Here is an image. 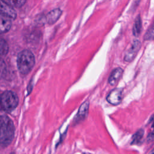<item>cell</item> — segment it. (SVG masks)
I'll list each match as a JSON object with an SVG mask.
<instances>
[{"instance_id": "obj_3", "label": "cell", "mask_w": 154, "mask_h": 154, "mask_svg": "<svg viewBox=\"0 0 154 154\" xmlns=\"http://www.w3.org/2000/svg\"><path fill=\"white\" fill-rule=\"evenodd\" d=\"M19 99L17 94L12 91H5L0 94V111L10 112L17 106Z\"/></svg>"}, {"instance_id": "obj_14", "label": "cell", "mask_w": 154, "mask_h": 154, "mask_svg": "<svg viewBox=\"0 0 154 154\" xmlns=\"http://www.w3.org/2000/svg\"><path fill=\"white\" fill-rule=\"evenodd\" d=\"M6 2L13 7L20 8L22 7L26 2V0H5Z\"/></svg>"}, {"instance_id": "obj_11", "label": "cell", "mask_w": 154, "mask_h": 154, "mask_svg": "<svg viewBox=\"0 0 154 154\" xmlns=\"http://www.w3.org/2000/svg\"><path fill=\"white\" fill-rule=\"evenodd\" d=\"M141 17L140 16L138 15L135 20L134 22V25L133 26V34L134 36L135 37H138L140 33H141Z\"/></svg>"}, {"instance_id": "obj_12", "label": "cell", "mask_w": 154, "mask_h": 154, "mask_svg": "<svg viewBox=\"0 0 154 154\" xmlns=\"http://www.w3.org/2000/svg\"><path fill=\"white\" fill-rule=\"evenodd\" d=\"M144 135V131L143 129H140L137 132H135V134L132 136L131 144H139L143 137Z\"/></svg>"}, {"instance_id": "obj_8", "label": "cell", "mask_w": 154, "mask_h": 154, "mask_svg": "<svg viewBox=\"0 0 154 154\" xmlns=\"http://www.w3.org/2000/svg\"><path fill=\"white\" fill-rule=\"evenodd\" d=\"M123 70L120 67H117L114 69L110 73L108 78V82L111 85H114L119 81L120 78L122 76Z\"/></svg>"}, {"instance_id": "obj_16", "label": "cell", "mask_w": 154, "mask_h": 154, "mask_svg": "<svg viewBox=\"0 0 154 154\" xmlns=\"http://www.w3.org/2000/svg\"><path fill=\"white\" fill-rule=\"evenodd\" d=\"M153 37V26H151V28L148 29L145 35L144 36V40H152Z\"/></svg>"}, {"instance_id": "obj_7", "label": "cell", "mask_w": 154, "mask_h": 154, "mask_svg": "<svg viewBox=\"0 0 154 154\" xmlns=\"http://www.w3.org/2000/svg\"><path fill=\"white\" fill-rule=\"evenodd\" d=\"M62 14V11L60 8H55L50 11L45 17V22L49 25L55 23L60 17Z\"/></svg>"}, {"instance_id": "obj_5", "label": "cell", "mask_w": 154, "mask_h": 154, "mask_svg": "<svg viewBox=\"0 0 154 154\" xmlns=\"http://www.w3.org/2000/svg\"><path fill=\"white\" fill-rule=\"evenodd\" d=\"M141 47V43L138 40H134L131 43L130 48L125 53V61L130 62L134 60Z\"/></svg>"}, {"instance_id": "obj_17", "label": "cell", "mask_w": 154, "mask_h": 154, "mask_svg": "<svg viewBox=\"0 0 154 154\" xmlns=\"http://www.w3.org/2000/svg\"><path fill=\"white\" fill-rule=\"evenodd\" d=\"M84 154H90V153H84Z\"/></svg>"}, {"instance_id": "obj_2", "label": "cell", "mask_w": 154, "mask_h": 154, "mask_svg": "<svg viewBox=\"0 0 154 154\" xmlns=\"http://www.w3.org/2000/svg\"><path fill=\"white\" fill-rule=\"evenodd\" d=\"M35 64V57L31 51L25 49L20 52L17 57V66L19 72L27 75L32 69Z\"/></svg>"}, {"instance_id": "obj_1", "label": "cell", "mask_w": 154, "mask_h": 154, "mask_svg": "<svg viewBox=\"0 0 154 154\" xmlns=\"http://www.w3.org/2000/svg\"><path fill=\"white\" fill-rule=\"evenodd\" d=\"M14 135V126L13 121L7 116H0V146H8Z\"/></svg>"}, {"instance_id": "obj_4", "label": "cell", "mask_w": 154, "mask_h": 154, "mask_svg": "<svg viewBox=\"0 0 154 154\" xmlns=\"http://www.w3.org/2000/svg\"><path fill=\"white\" fill-rule=\"evenodd\" d=\"M0 14L13 20L17 16L16 12L13 7L4 0H0Z\"/></svg>"}, {"instance_id": "obj_13", "label": "cell", "mask_w": 154, "mask_h": 154, "mask_svg": "<svg viewBox=\"0 0 154 154\" xmlns=\"http://www.w3.org/2000/svg\"><path fill=\"white\" fill-rule=\"evenodd\" d=\"M8 52V45L2 38H0V55H5Z\"/></svg>"}, {"instance_id": "obj_18", "label": "cell", "mask_w": 154, "mask_h": 154, "mask_svg": "<svg viewBox=\"0 0 154 154\" xmlns=\"http://www.w3.org/2000/svg\"><path fill=\"white\" fill-rule=\"evenodd\" d=\"M11 154H14V153H11Z\"/></svg>"}, {"instance_id": "obj_9", "label": "cell", "mask_w": 154, "mask_h": 154, "mask_svg": "<svg viewBox=\"0 0 154 154\" xmlns=\"http://www.w3.org/2000/svg\"><path fill=\"white\" fill-rule=\"evenodd\" d=\"M88 108H89V103L88 101L85 102L84 103H82L81 105V106L79 108L78 113L76 117H75V120L76 122H79L86 117L88 114Z\"/></svg>"}, {"instance_id": "obj_15", "label": "cell", "mask_w": 154, "mask_h": 154, "mask_svg": "<svg viewBox=\"0 0 154 154\" xmlns=\"http://www.w3.org/2000/svg\"><path fill=\"white\" fill-rule=\"evenodd\" d=\"M6 71V64L2 58H0V79H1L5 75Z\"/></svg>"}, {"instance_id": "obj_10", "label": "cell", "mask_w": 154, "mask_h": 154, "mask_svg": "<svg viewBox=\"0 0 154 154\" xmlns=\"http://www.w3.org/2000/svg\"><path fill=\"white\" fill-rule=\"evenodd\" d=\"M11 26V19L6 16L0 14V34L6 32Z\"/></svg>"}, {"instance_id": "obj_6", "label": "cell", "mask_w": 154, "mask_h": 154, "mask_svg": "<svg viewBox=\"0 0 154 154\" xmlns=\"http://www.w3.org/2000/svg\"><path fill=\"white\" fill-rule=\"evenodd\" d=\"M122 99V90L120 88H115L111 91L106 97V100L113 105H119Z\"/></svg>"}]
</instances>
